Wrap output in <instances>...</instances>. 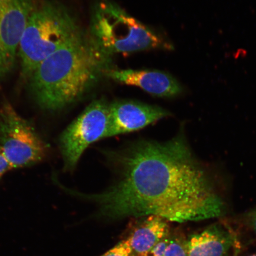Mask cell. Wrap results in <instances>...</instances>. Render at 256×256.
Segmentation results:
<instances>
[{
	"instance_id": "cell-1",
	"label": "cell",
	"mask_w": 256,
	"mask_h": 256,
	"mask_svg": "<svg viewBox=\"0 0 256 256\" xmlns=\"http://www.w3.org/2000/svg\"><path fill=\"white\" fill-rule=\"evenodd\" d=\"M108 153L117 179L100 194L84 195L108 218L158 216L168 222L218 218L225 204L183 135L142 140Z\"/></svg>"
},
{
	"instance_id": "cell-8",
	"label": "cell",
	"mask_w": 256,
	"mask_h": 256,
	"mask_svg": "<svg viewBox=\"0 0 256 256\" xmlns=\"http://www.w3.org/2000/svg\"><path fill=\"white\" fill-rule=\"evenodd\" d=\"M110 111L107 138L136 132L170 115L158 106L132 100L115 101L110 104Z\"/></svg>"
},
{
	"instance_id": "cell-7",
	"label": "cell",
	"mask_w": 256,
	"mask_h": 256,
	"mask_svg": "<svg viewBox=\"0 0 256 256\" xmlns=\"http://www.w3.org/2000/svg\"><path fill=\"white\" fill-rule=\"evenodd\" d=\"M34 0H0V82L14 70Z\"/></svg>"
},
{
	"instance_id": "cell-14",
	"label": "cell",
	"mask_w": 256,
	"mask_h": 256,
	"mask_svg": "<svg viewBox=\"0 0 256 256\" xmlns=\"http://www.w3.org/2000/svg\"><path fill=\"white\" fill-rule=\"evenodd\" d=\"M14 169L0 148V180L8 172Z\"/></svg>"
},
{
	"instance_id": "cell-9",
	"label": "cell",
	"mask_w": 256,
	"mask_h": 256,
	"mask_svg": "<svg viewBox=\"0 0 256 256\" xmlns=\"http://www.w3.org/2000/svg\"><path fill=\"white\" fill-rule=\"evenodd\" d=\"M106 76L121 84L136 86L158 98H175L184 91L183 86L174 76L158 70L112 68Z\"/></svg>"
},
{
	"instance_id": "cell-13",
	"label": "cell",
	"mask_w": 256,
	"mask_h": 256,
	"mask_svg": "<svg viewBox=\"0 0 256 256\" xmlns=\"http://www.w3.org/2000/svg\"><path fill=\"white\" fill-rule=\"evenodd\" d=\"M102 256H132L128 240H124Z\"/></svg>"
},
{
	"instance_id": "cell-12",
	"label": "cell",
	"mask_w": 256,
	"mask_h": 256,
	"mask_svg": "<svg viewBox=\"0 0 256 256\" xmlns=\"http://www.w3.org/2000/svg\"><path fill=\"white\" fill-rule=\"evenodd\" d=\"M161 256H188V239L182 235L171 233L168 244Z\"/></svg>"
},
{
	"instance_id": "cell-6",
	"label": "cell",
	"mask_w": 256,
	"mask_h": 256,
	"mask_svg": "<svg viewBox=\"0 0 256 256\" xmlns=\"http://www.w3.org/2000/svg\"><path fill=\"white\" fill-rule=\"evenodd\" d=\"M110 104L95 100L64 131L60 146L67 171H72L83 153L92 144L107 138L110 124Z\"/></svg>"
},
{
	"instance_id": "cell-3",
	"label": "cell",
	"mask_w": 256,
	"mask_h": 256,
	"mask_svg": "<svg viewBox=\"0 0 256 256\" xmlns=\"http://www.w3.org/2000/svg\"><path fill=\"white\" fill-rule=\"evenodd\" d=\"M90 36L98 49L110 57L119 54L174 50L170 42L111 0L96 3Z\"/></svg>"
},
{
	"instance_id": "cell-4",
	"label": "cell",
	"mask_w": 256,
	"mask_h": 256,
	"mask_svg": "<svg viewBox=\"0 0 256 256\" xmlns=\"http://www.w3.org/2000/svg\"><path fill=\"white\" fill-rule=\"evenodd\" d=\"M83 34L74 18L58 3L35 4L18 50L22 72L28 78L40 64Z\"/></svg>"
},
{
	"instance_id": "cell-15",
	"label": "cell",
	"mask_w": 256,
	"mask_h": 256,
	"mask_svg": "<svg viewBox=\"0 0 256 256\" xmlns=\"http://www.w3.org/2000/svg\"><path fill=\"white\" fill-rule=\"evenodd\" d=\"M247 220L250 226L256 233V210L252 211L248 214Z\"/></svg>"
},
{
	"instance_id": "cell-5",
	"label": "cell",
	"mask_w": 256,
	"mask_h": 256,
	"mask_svg": "<svg viewBox=\"0 0 256 256\" xmlns=\"http://www.w3.org/2000/svg\"><path fill=\"white\" fill-rule=\"evenodd\" d=\"M0 148L14 169L42 162L49 151L32 124L6 103L0 108Z\"/></svg>"
},
{
	"instance_id": "cell-10",
	"label": "cell",
	"mask_w": 256,
	"mask_h": 256,
	"mask_svg": "<svg viewBox=\"0 0 256 256\" xmlns=\"http://www.w3.org/2000/svg\"><path fill=\"white\" fill-rule=\"evenodd\" d=\"M236 242L231 232L216 224L188 239V256H228Z\"/></svg>"
},
{
	"instance_id": "cell-2",
	"label": "cell",
	"mask_w": 256,
	"mask_h": 256,
	"mask_svg": "<svg viewBox=\"0 0 256 256\" xmlns=\"http://www.w3.org/2000/svg\"><path fill=\"white\" fill-rule=\"evenodd\" d=\"M111 57L84 34L44 60L28 78L32 94L44 110L67 106L87 92L111 68Z\"/></svg>"
},
{
	"instance_id": "cell-11",
	"label": "cell",
	"mask_w": 256,
	"mask_h": 256,
	"mask_svg": "<svg viewBox=\"0 0 256 256\" xmlns=\"http://www.w3.org/2000/svg\"><path fill=\"white\" fill-rule=\"evenodd\" d=\"M168 220L148 216L127 239L132 256H149L156 244L170 233Z\"/></svg>"
},
{
	"instance_id": "cell-16",
	"label": "cell",
	"mask_w": 256,
	"mask_h": 256,
	"mask_svg": "<svg viewBox=\"0 0 256 256\" xmlns=\"http://www.w3.org/2000/svg\"><path fill=\"white\" fill-rule=\"evenodd\" d=\"M249 256H256V252H254V254H252V255Z\"/></svg>"
}]
</instances>
